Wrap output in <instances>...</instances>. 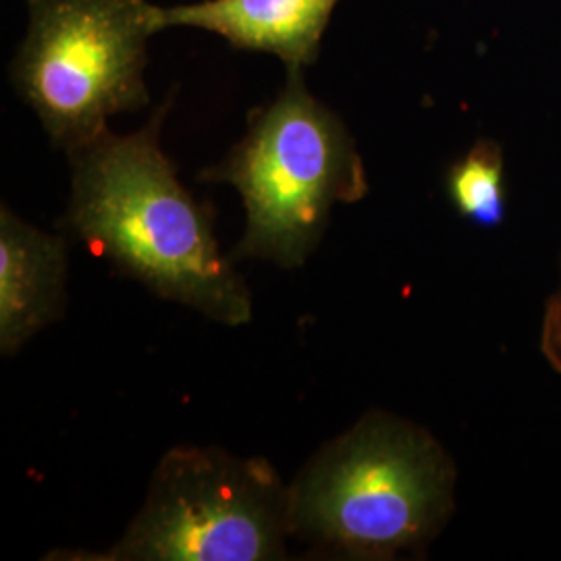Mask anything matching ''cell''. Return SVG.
Wrapping results in <instances>:
<instances>
[{"label": "cell", "instance_id": "cell-1", "mask_svg": "<svg viewBox=\"0 0 561 561\" xmlns=\"http://www.w3.org/2000/svg\"><path fill=\"white\" fill-rule=\"evenodd\" d=\"M164 102L141 129H106L69 152V229L144 283L162 300L183 304L210 321L240 327L252 319L248 285L219 250L210 208L185 190L162 152Z\"/></svg>", "mask_w": 561, "mask_h": 561}, {"label": "cell", "instance_id": "cell-2", "mask_svg": "<svg viewBox=\"0 0 561 561\" xmlns=\"http://www.w3.org/2000/svg\"><path fill=\"white\" fill-rule=\"evenodd\" d=\"M458 468L424 426L373 410L289 486L291 537L335 558L422 553L456 512Z\"/></svg>", "mask_w": 561, "mask_h": 561}, {"label": "cell", "instance_id": "cell-3", "mask_svg": "<svg viewBox=\"0 0 561 561\" xmlns=\"http://www.w3.org/2000/svg\"><path fill=\"white\" fill-rule=\"evenodd\" d=\"M201 180L240 192L245 231L233 261L261 259L300 268L319 245L335 204L368 192L356 140L329 106L312 96L304 69H287L279 96L250 117L243 140Z\"/></svg>", "mask_w": 561, "mask_h": 561}, {"label": "cell", "instance_id": "cell-4", "mask_svg": "<svg viewBox=\"0 0 561 561\" xmlns=\"http://www.w3.org/2000/svg\"><path fill=\"white\" fill-rule=\"evenodd\" d=\"M27 30L11 80L67 154L108 119L148 104V41L161 7L148 0H25Z\"/></svg>", "mask_w": 561, "mask_h": 561}, {"label": "cell", "instance_id": "cell-5", "mask_svg": "<svg viewBox=\"0 0 561 561\" xmlns=\"http://www.w3.org/2000/svg\"><path fill=\"white\" fill-rule=\"evenodd\" d=\"M289 486L262 458L219 447L162 456L148 495L108 561H273L287 558Z\"/></svg>", "mask_w": 561, "mask_h": 561}, {"label": "cell", "instance_id": "cell-6", "mask_svg": "<svg viewBox=\"0 0 561 561\" xmlns=\"http://www.w3.org/2000/svg\"><path fill=\"white\" fill-rule=\"evenodd\" d=\"M340 0H201L161 7V30L196 27L233 48L273 55L287 69L312 67Z\"/></svg>", "mask_w": 561, "mask_h": 561}, {"label": "cell", "instance_id": "cell-7", "mask_svg": "<svg viewBox=\"0 0 561 561\" xmlns=\"http://www.w3.org/2000/svg\"><path fill=\"white\" fill-rule=\"evenodd\" d=\"M67 248L59 236L44 233L0 210V352L15 356L21 347L65 310Z\"/></svg>", "mask_w": 561, "mask_h": 561}, {"label": "cell", "instance_id": "cell-8", "mask_svg": "<svg viewBox=\"0 0 561 561\" xmlns=\"http://www.w3.org/2000/svg\"><path fill=\"white\" fill-rule=\"evenodd\" d=\"M445 192L456 213L474 227L493 231L507 219L505 157L500 141L481 138L445 173Z\"/></svg>", "mask_w": 561, "mask_h": 561}, {"label": "cell", "instance_id": "cell-9", "mask_svg": "<svg viewBox=\"0 0 561 561\" xmlns=\"http://www.w3.org/2000/svg\"><path fill=\"white\" fill-rule=\"evenodd\" d=\"M539 350L549 368L561 377V252L558 259V280L542 308Z\"/></svg>", "mask_w": 561, "mask_h": 561}]
</instances>
